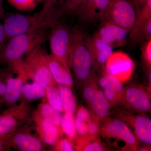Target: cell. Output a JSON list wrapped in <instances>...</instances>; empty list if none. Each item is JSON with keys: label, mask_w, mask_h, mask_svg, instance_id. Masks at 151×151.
<instances>
[{"label": "cell", "mask_w": 151, "mask_h": 151, "mask_svg": "<svg viewBox=\"0 0 151 151\" xmlns=\"http://www.w3.org/2000/svg\"><path fill=\"white\" fill-rule=\"evenodd\" d=\"M70 65L73 81L78 88L84 84L95 73L92 58L85 42V35L80 30H71Z\"/></svg>", "instance_id": "cell-1"}, {"label": "cell", "mask_w": 151, "mask_h": 151, "mask_svg": "<svg viewBox=\"0 0 151 151\" xmlns=\"http://www.w3.org/2000/svg\"><path fill=\"white\" fill-rule=\"evenodd\" d=\"M47 29L41 28L7 40L0 52V65H6L22 60L24 55L41 45L47 37Z\"/></svg>", "instance_id": "cell-2"}, {"label": "cell", "mask_w": 151, "mask_h": 151, "mask_svg": "<svg viewBox=\"0 0 151 151\" xmlns=\"http://www.w3.org/2000/svg\"><path fill=\"white\" fill-rule=\"evenodd\" d=\"M100 137L114 149L124 151H137L139 146L126 123L116 117H106L100 122Z\"/></svg>", "instance_id": "cell-3"}, {"label": "cell", "mask_w": 151, "mask_h": 151, "mask_svg": "<svg viewBox=\"0 0 151 151\" xmlns=\"http://www.w3.org/2000/svg\"><path fill=\"white\" fill-rule=\"evenodd\" d=\"M46 52L39 45L23 60V67L25 78L40 84L45 89L47 86L57 85L50 73Z\"/></svg>", "instance_id": "cell-4"}, {"label": "cell", "mask_w": 151, "mask_h": 151, "mask_svg": "<svg viewBox=\"0 0 151 151\" xmlns=\"http://www.w3.org/2000/svg\"><path fill=\"white\" fill-rule=\"evenodd\" d=\"M53 26L49 19L38 12L33 15L14 14L7 17L3 24L7 40L41 28H50Z\"/></svg>", "instance_id": "cell-5"}, {"label": "cell", "mask_w": 151, "mask_h": 151, "mask_svg": "<svg viewBox=\"0 0 151 151\" xmlns=\"http://www.w3.org/2000/svg\"><path fill=\"white\" fill-rule=\"evenodd\" d=\"M82 90L83 97L92 117L101 122L110 116L112 107L98 85L96 73L84 84Z\"/></svg>", "instance_id": "cell-6"}, {"label": "cell", "mask_w": 151, "mask_h": 151, "mask_svg": "<svg viewBox=\"0 0 151 151\" xmlns=\"http://www.w3.org/2000/svg\"><path fill=\"white\" fill-rule=\"evenodd\" d=\"M0 77L6 85L5 107L7 108L17 104L19 100L25 78L23 59L9 63L0 70Z\"/></svg>", "instance_id": "cell-7"}, {"label": "cell", "mask_w": 151, "mask_h": 151, "mask_svg": "<svg viewBox=\"0 0 151 151\" xmlns=\"http://www.w3.org/2000/svg\"><path fill=\"white\" fill-rule=\"evenodd\" d=\"M30 103L19 102L0 111V136L9 134L31 122Z\"/></svg>", "instance_id": "cell-8"}, {"label": "cell", "mask_w": 151, "mask_h": 151, "mask_svg": "<svg viewBox=\"0 0 151 151\" xmlns=\"http://www.w3.org/2000/svg\"><path fill=\"white\" fill-rule=\"evenodd\" d=\"M51 29V32L48 37L50 54L71 71L70 55L71 30L59 22L52 26Z\"/></svg>", "instance_id": "cell-9"}, {"label": "cell", "mask_w": 151, "mask_h": 151, "mask_svg": "<svg viewBox=\"0 0 151 151\" xmlns=\"http://www.w3.org/2000/svg\"><path fill=\"white\" fill-rule=\"evenodd\" d=\"M119 107L129 113H147L151 111V96L143 86L130 84L124 87Z\"/></svg>", "instance_id": "cell-10"}, {"label": "cell", "mask_w": 151, "mask_h": 151, "mask_svg": "<svg viewBox=\"0 0 151 151\" xmlns=\"http://www.w3.org/2000/svg\"><path fill=\"white\" fill-rule=\"evenodd\" d=\"M136 17L132 0H110L103 20L112 22L129 33L134 24Z\"/></svg>", "instance_id": "cell-11"}, {"label": "cell", "mask_w": 151, "mask_h": 151, "mask_svg": "<svg viewBox=\"0 0 151 151\" xmlns=\"http://www.w3.org/2000/svg\"><path fill=\"white\" fill-rule=\"evenodd\" d=\"M115 116L126 123L138 142L151 146V120L145 113H129L121 109L115 112Z\"/></svg>", "instance_id": "cell-12"}, {"label": "cell", "mask_w": 151, "mask_h": 151, "mask_svg": "<svg viewBox=\"0 0 151 151\" xmlns=\"http://www.w3.org/2000/svg\"><path fill=\"white\" fill-rule=\"evenodd\" d=\"M31 122L23 126L9 135V143L12 149L18 151H46V145L33 133V126Z\"/></svg>", "instance_id": "cell-13"}, {"label": "cell", "mask_w": 151, "mask_h": 151, "mask_svg": "<svg viewBox=\"0 0 151 151\" xmlns=\"http://www.w3.org/2000/svg\"><path fill=\"white\" fill-rule=\"evenodd\" d=\"M134 68V63L128 55L123 52H113L106 61L103 73L124 83L129 80Z\"/></svg>", "instance_id": "cell-14"}, {"label": "cell", "mask_w": 151, "mask_h": 151, "mask_svg": "<svg viewBox=\"0 0 151 151\" xmlns=\"http://www.w3.org/2000/svg\"><path fill=\"white\" fill-rule=\"evenodd\" d=\"M85 45L92 58V66L97 75L103 73L107 60L113 52V48L94 34L85 37Z\"/></svg>", "instance_id": "cell-15"}, {"label": "cell", "mask_w": 151, "mask_h": 151, "mask_svg": "<svg viewBox=\"0 0 151 151\" xmlns=\"http://www.w3.org/2000/svg\"><path fill=\"white\" fill-rule=\"evenodd\" d=\"M31 121L35 133L46 146L52 147L63 136L53 123L41 116L35 110L33 111Z\"/></svg>", "instance_id": "cell-16"}, {"label": "cell", "mask_w": 151, "mask_h": 151, "mask_svg": "<svg viewBox=\"0 0 151 151\" xmlns=\"http://www.w3.org/2000/svg\"><path fill=\"white\" fill-rule=\"evenodd\" d=\"M102 23L95 34L113 48L123 46L127 42L129 32L118 25L107 20Z\"/></svg>", "instance_id": "cell-17"}, {"label": "cell", "mask_w": 151, "mask_h": 151, "mask_svg": "<svg viewBox=\"0 0 151 151\" xmlns=\"http://www.w3.org/2000/svg\"><path fill=\"white\" fill-rule=\"evenodd\" d=\"M110 0H84L76 11L75 14L81 22L103 20Z\"/></svg>", "instance_id": "cell-18"}, {"label": "cell", "mask_w": 151, "mask_h": 151, "mask_svg": "<svg viewBox=\"0 0 151 151\" xmlns=\"http://www.w3.org/2000/svg\"><path fill=\"white\" fill-rule=\"evenodd\" d=\"M97 76L98 85L111 107H119L124 92L123 83L114 76L105 73Z\"/></svg>", "instance_id": "cell-19"}, {"label": "cell", "mask_w": 151, "mask_h": 151, "mask_svg": "<svg viewBox=\"0 0 151 151\" xmlns=\"http://www.w3.org/2000/svg\"><path fill=\"white\" fill-rule=\"evenodd\" d=\"M47 59L50 73L56 84L72 88L74 81L71 71L51 54L47 55Z\"/></svg>", "instance_id": "cell-20"}, {"label": "cell", "mask_w": 151, "mask_h": 151, "mask_svg": "<svg viewBox=\"0 0 151 151\" xmlns=\"http://www.w3.org/2000/svg\"><path fill=\"white\" fill-rule=\"evenodd\" d=\"M45 89L40 84L29 78H25L19 102L30 103L44 99Z\"/></svg>", "instance_id": "cell-21"}, {"label": "cell", "mask_w": 151, "mask_h": 151, "mask_svg": "<svg viewBox=\"0 0 151 151\" xmlns=\"http://www.w3.org/2000/svg\"><path fill=\"white\" fill-rule=\"evenodd\" d=\"M57 87L61 97L64 113L68 116L74 117L77 102L72 88L60 85H57Z\"/></svg>", "instance_id": "cell-22"}, {"label": "cell", "mask_w": 151, "mask_h": 151, "mask_svg": "<svg viewBox=\"0 0 151 151\" xmlns=\"http://www.w3.org/2000/svg\"><path fill=\"white\" fill-rule=\"evenodd\" d=\"M35 111L41 116L53 123L63 134L61 129V123L63 113L55 109L44 99H42V101L38 105Z\"/></svg>", "instance_id": "cell-23"}, {"label": "cell", "mask_w": 151, "mask_h": 151, "mask_svg": "<svg viewBox=\"0 0 151 151\" xmlns=\"http://www.w3.org/2000/svg\"><path fill=\"white\" fill-rule=\"evenodd\" d=\"M74 118L78 136L85 137L87 133V124L92 118V115L89 109L82 105L79 106L76 111Z\"/></svg>", "instance_id": "cell-24"}, {"label": "cell", "mask_w": 151, "mask_h": 151, "mask_svg": "<svg viewBox=\"0 0 151 151\" xmlns=\"http://www.w3.org/2000/svg\"><path fill=\"white\" fill-rule=\"evenodd\" d=\"M151 19V0H147L145 4L137 15L133 28L129 32L130 37L133 36Z\"/></svg>", "instance_id": "cell-25"}, {"label": "cell", "mask_w": 151, "mask_h": 151, "mask_svg": "<svg viewBox=\"0 0 151 151\" xmlns=\"http://www.w3.org/2000/svg\"><path fill=\"white\" fill-rule=\"evenodd\" d=\"M61 129L63 134L74 144L78 137L74 117L68 116L63 113L61 120Z\"/></svg>", "instance_id": "cell-26"}, {"label": "cell", "mask_w": 151, "mask_h": 151, "mask_svg": "<svg viewBox=\"0 0 151 151\" xmlns=\"http://www.w3.org/2000/svg\"><path fill=\"white\" fill-rule=\"evenodd\" d=\"M84 0H59L58 7L55 8L57 17L58 19L66 14L75 13Z\"/></svg>", "instance_id": "cell-27"}, {"label": "cell", "mask_w": 151, "mask_h": 151, "mask_svg": "<svg viewBox=\"0 0 151 151\" xmlns=\"http://www.w3.org/2000/svg\"><path fill=\"white\" fill-rule=\"evenodd\" d=\"M45 89V100L55 109L62 113H64L61 97L57 85L47 86Z\"/></svg>", "instance_id": "cell-28"}, {"label": "cell", "mask_w": 151, "mask_h": 151, "mask_svg": "<svg viewBox=\"0 0 151 151\" xmlns=\"http://www.w3.org/2000/svg\"><path fill=\"white\" fill-rule=\"evenodd\" d=\"M14 8L21 12H32L43 0H7Z\"/></svg>", "instance_id": "cell-29"}, {"label": "cell", "mask_w": 151, "mask_h": 151, "mask_svg": "<svg viewBox=\"0 0 151 151\" xmlns=\"http://www.w3.org/2000/svg\"><path fill=\"white\" fill-rule=\"evenodd\" d=\"M130 38L135 44L145 42L151 40V19L148 21L134 35Z\"/></svg>", "instance_id": "cell-30"}, {"label": "cell", "mask_w": 151, "mask_h": 151, "mask_svg": "<svg viewBox=\"0 0 151 151\" xmlns=\"http://www.w3.org/2000/svg\"><path fill=\"white\" fill-rule=\"evenodd\" d=\"M59 0H43L42 8L39 11L42 16L46 18L55 19V8Z\"/></svg>", "instance_id": "cell-31"}, {"label": "cell", "mask_w": 151, "mask_h": 151, "mask_svg": "<svg viewBox=\"0 0 151 151\" xmlns=\"http://www.w3.org/2000/svg\"><path fill=\"white\" fill-rule=\"evenodd\" d=\"M52 150L55 151H76L73 143L66 137H60L52 147Z\"/></svg>", "instance_id": "cell-32"}, {"label": "cell", "mask_w": 151, "mask_h": 151, "mask_svg": "<svg viewBox=\"0 0 151 151\" xmlns=\"http://www.w3.org/2000/svg\"><path fill=\"white\" fill-rule=\"evenodd\" d=\"M112 148L107 144L103 143L101 139L92 141L87 143L82 148V151H104L111 150Z\"/></svg>", "instance_id": "cell-33"}, {"label": "cell", "mask_w": 151, "mask_h": 151, "mask_svg": "<svg viewBox=\"0 0 151 151\" xmlns=\"http://www.w3.org/2000/svg\"><path fill=\"white\" fill-rule=\"evenodd\" d=\"M142 55L146 66L149 69L151 67V40L145 42L142 47Z\"/></svg>", "instance_id": "cell-34"}, {"label": "cell", "mask_w": 151, "mask_h": 151, "mask_svg": "<svg viewBox=\"0 0 151 151\" xmlns=\"http://www.w3.org/2000/svg\"><path fill=\"white\" fill-rule=\"evenodd\" d=\"M9 135L0 136V151H10L12 149L9 143Z\"/></svg>", "instance_id": "cell-35"}, {"label": "cell", "mask_w": 151, "mask_h": 151, "mask_svg": "<svg viewBox=\"0 0 151 151\" xmlns=\"http://www.w3.org/2000/svg\"><path fill=\"white\" fill-rule=\"evenodd\" d=\"M6 93V86L4 82L0 77V111L5 107V99Z\"/></svg>", "instance_id": "cell-36"}, {"label": "cell", "mask_w": 151, "mask_h": 151, "mask_svg": "<svg viewBox=\"0 0 151 151\" xmlns=\"http://www.w3.org/2000/svg\"><path fill=\"white\" fill-rule=\"evenodd\" d=\"M7 41L3 24L0 22V52L2 50Z\"/></svg>", "instance_id": "cell-37"}, {"label": "cell", "mask_w": 151, "mask_h": 151, "mask_svg": "<svg viewBox=\"0 0 151 151\" xmlns=\"http://www.w3.org/2000/svg\"><path fill=\"white\" fill-rule=\"evenodd\" d=\"M132 1L134 6L136 14L137 15L141 9L142 8L143 6L147 2V0H132Z\"/></svg>", "instance_id": "cell-38"}, {"label": "cell", "mask_w": 151, "mask_h": 151, "mask_svg": "<svg viewBox=\"0 0 151 151\" xmlns=\"http://www.w3.org/2000/svg\"><path fill=\"white\" fill-rule=\"evenodd\" d=\"M4 0H0V18H2L4 17V9L3 6Z\"/></svg>", "instance_id": "cell-39"}, {"label": "cell", "mask_w": 151, "mask_h": 151, "mask_svg": "<svg viewBox=\"0 0 151 151\" xmlns=\"http://www.w3.org/2000/svg\"><path fill=\"white\" fill-rule=\"evenodd\" d=\"M150 146H144L143 147H139L137 151H150Z\"/></svg>", "instance_id": "cell-40"}]
</instances>
